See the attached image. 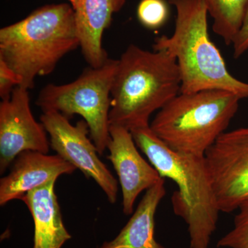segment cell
I'll return each mask as SVG.
<instances>
[{"label":"cell","instance_id":"ffe728a7","mask_svg":"<svg viewBox=\"0 0 248 248\" xmlns=\"http://www.w3.org/2000/svg\"><path fill=\"white\" fill-rule=\"evenodd\" d=\"M70 1V4L73 6V9L76 7L77 4H78L79 0H68Z\"/></svg>","mask_w":248,"mask_h":248},{"label":"cell","instance_id":"ba28073f","mask_svg":"<svg viewBox=\"0 0 248 248\" xmlns=\"http://www.w3.org/2000/svg\"><path fill=\"white\" fill-rule=\"evenodd\" d=\"M50 137V148L57 155L93 179L104 192L108 201L115 204L118 194V182L107 165L99 159L97 148L89 135L84 120L73 125L69 119L55 111L43 112L40 116Z\"/></svg>","mask_w":248,"mask_h":248},{"label":"cell","instance_id":"3957f363","mask_svg":"<svg viewBox=\"0 0 248 248\" xmlns=\"http://www.w3.org/2000/svg\"><path fill=\"white\" fill-rule=\"evenodd\" d=\"M177 60L163 50L130 45L118 60L112 91L110 125L131 130L150 125V117L181 93Z\"/></svg>","mask_w":248,"mask_h":248},{"label":"cell","instance_id":"5b68a950","mask_svg":"<svg viewBox=\"0 0 248 248\" xmlns=\"http://www.w3.org/2000/svg\"><path fill=\"white\" fill-rule=\"evenodd\" d=\"M241 100L222 90L180 93L158 111L150 128L172 151L203 156L226 132Z\"/></svg>","mask_w":248,"mask_h":248},{"label":"cell","instance_id":"ac0fdd59","mask_svg":"<svg viewBox=\"0 0 248 248\" xmlns=\"http://www.w3.org/2000/svg\"><path fill=\"white\" fill-rule=\"evenodd\" d=\"M20 86V79L12 68L0 59V97L1 100L11 97L17 86Z\"/></svg>","mask_w":248,"mask_h":248},{"label":"cell","instance_id":"9a60e30c","mask_svg":"<svg viewBox=\"0 0 248 248\" xmlns=\"http://www.w3.org/2000/svg\"><path fill=\"white\" fill-rule=\"evenodd\" d=\"M213 19V30L226 45H232L248 9V0H202Z\"/></svg>","mask_w":248,"mask_h":248},{"label":"cell","instance_id":"2e32d148","mask_svg":"<svg viewBox=\"0 0 248 248\" xmlns=\"http://www.w3.org/2000/svg\"><path fill=\"white\" fill-rule=\"evenodd\" d=\"M169 4L166 0H141L137 9L139 22L150 30L162 27L169 18Z\"/></svg>","mask_w":248,"mask_h":248},{"label":"cell","instance_id":"9c48e42d","mask_svg":"<svg viewBox=\"0 0 248 248\" xmlns=\"http://www.w3.org/2000/svg\"><path fill=\"white\" fill-rule=\"evenodd\" d=\"M50 147L43 124L32 115L29 90L17 86L11 97L0 103V174L22 152L48 154Z\"/></svg>","mask_w":248,"mask_h":248},{"label":"cell","instance_id":"52a82bcc","mask_svg":"<svg viewBox=\"0 0 248 248\" xmlns=\"http://www.w3.org/2000/svg\"><path fill=\"white\" fill-rule=\"evenodd\" d=\"M204 157L220 212L239 210L248 202V126L222 134Z\"/></svg>","mask_w":248,"mask_h":248},{"label":"cell","instance_id":"30bf717a","mask_svg":"<svg viewBox=\"0 0 248 248\" xmlns=\"http://www.w3.org/2000/svg\"><path fill=\"white\" fill-rule=\"evenodd\" d=\"M107 159L118 176L122 192V206L125 215H131L135 201L143 191L164 179L139 153L133 135L128 129L110 125Z\"/></svg>","mask_w":248,"mask_h":248},{"label":"cell","instance_id":"277c9868","mask_svg":"<svg viewBox=\"0 0 248 248\" xmlns=\"http://www.w3.org/2000/svg\"><path fill=\"white\" fill-rule=\"evenodd\" d=\"M176 9L171 36L156 37L155 51L167 52L177 60L181 93L222 90L248 99V83L231 74L220 50L210 40L208 16L202 0H169Z\"/></svg>","mask_w":248,"mask_h":248},{"label":"cell","instance_id":"8992f818","mask_svg":"<svg viewBox=\"0 0 248 248\" xmlns=\"http://www.w3.org/2000/svg\"><path fill=\"white\" fill-rule=\"evenodd\" d=\"M117 65L118 60L109 58L102 66L86 68L71 83L46 85L36 101L42 112L55 111L68 119L81 116L99 155L107 149L110 139L111 91Z\"/></svg>","mask_w":248,"mask_h":248},{"label":"cell","instance_id":"d6986e66","mask_svg":"<svg viewBox=\"0 0 248 248\" xmlns=\"http://www.w3.org/2000/svg\"><path fill=\"white\" fill-rule=\"evenodd\" d=\"M234 58H239L248 50V9L244 22L232 43Z\"/></svg>","mask_w":248,"mask_h":248},{"label":"cell","instance_id":"6da1fadb","mask_svg":"<svg viewBox=\"0 0 248 248\" xmlns=\"http://www.w3.org/2000/svg\"><path fill=\"white\" fill-rule=\"evenodd\" d=\"M79 47L71 4H46L0 30V59L32 89L37 77L53 73L65 55Z\"/></svg>","mask_w":248,"mask_h":248},{"label":"cell","instance_id":"7a4b0ae2","mask_svg":"<svg viewBox=\"0 0 248 248\" xmlns=\"http://www.w3.org/2000/svg\"><path fill=\"white\" fill-rule=\"evenodd\" d=\"M130 133L160 176L177 184L178 190L171 200L173 210L188 227L190 248H209L220 210L204 156L172 151L150 125L137 127Z\"/></svg>","mask_w":248,"mask_h":248},{"label":"cell","instance_id":"4fadbf2b","mask_svg":"<svg viewBox=\"0 0 248 248\" xmlns=\"http://www.w3.org/2000/svg\"><path fill=\"white\" fill-rule=\"evenodd\" d=\"M56 180L29 191L22 199L34 221L33 248H62L71 235L63 224L58 197Z\"/></svg>","mask_w":248,"mask_h":248},{"label":"cell","instance_id":"7c38bea8","mask_svg":"<svg viewBox=\"0 0 248 248\" xmlns=\"http://www.w3.org/2000/svg\"><path fill=\"white\" fill-rule=\"evenodd\" d=\"M125 2L126 0H79L73 9L79 47L90 66H102L108 60L103 48V35L110 27L113 15Z\"/></svg>","mask_w":248,"mask_h":248},{"label":"cell","instance_id":"e0dca14e","mask_svg":"<svg viewBox=\"0 0 248 248\" xmlns=\"http://www.w3.org/2000/svg\"><path fill=\"white\" fill-rule=\"evenodd\" d=\"M234 227L217 243V247L248 248V202L239 208Z\"/></svg>","mask_w":248,"mask_h":248},{"label":"cell","instance_id":"5bb4252c","mask_svg":"<svg viewBox=\"0 0 248 248\" xmlns=\"http://www.w3.org/2000/svg\"><path fill=\"white\" fill-rule=\"evenodd\" d=\"M166 193L165 179L147 190L126 225L101 248H165L155 240V217Z\"/></svg>","mask_w":248,"mask_h":248},{"label":"cell","instance_id":"8fae6325","mask_svg":"<svg viewBox=\"0 0 248 248\" xmlns=\"http://www.w3.org/2000/svg\"><path fill=\"white\" fill-rule=\"evenodd\" d=\"M76 167L58 155L27 151L18 155L9 174L0 179V205L22 200L29 191L56 180L63 174H71Z\"/></svg>","mask_w":248,"mask_h":248}]
</instances>
